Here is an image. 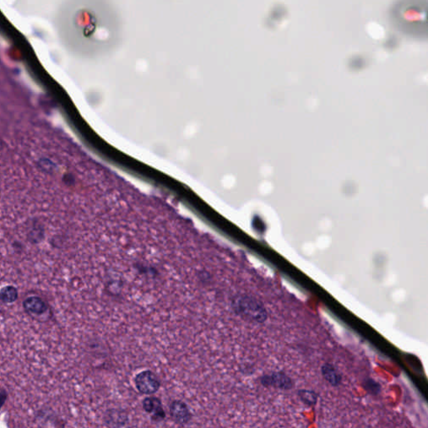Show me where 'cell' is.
Instances as JSON below:
<instances>
[{"label": "cell", "mask_w": 428, "mask_h": 428, "mask_svg": "<svg viewBox=\"0 0 428 428\" xmlns=\"http://www.w3.org/2000/svg\"><path fill=\"white\" fill-rule=\"evenodd\" d=\"M19 299V290L14 285H6L0 289V302L5 304L13 303Z\"/></svg>", "instance_id": "obj_3"}, {"label": "cell", "mask_w": 428, "mask_h": 428, "mask_svg": "<svg viewBox=\"0 0 428 428\" xmlns=\"http://www.w3.org/2000/svg\"><path fill=\"white\" fill-rule=\"evenodd\" d=\"M8 396H9V395H8L7 390L5 389H1L0 390V410L2 409L3 407L5 406Z\"/></svg>", "instance_id": "obj_4"}, {"label": "cell", "mask_w": 428, "mask_h": 428, "mask_svg": "<svg viewBox=\"0 0 428 428\" xmlns=\"http://www.w3.org/2000/svg\"><path fill=\"white\" fill-rule=\"evenodd\" d=\"M134 384L139 394L151 396L158 393L162 386L160 378L151 370H143L135 376Z\"/></svg>", "instance_id": "obj_2"}, {"label": "cell", "mask_w": 428, "mask_h": 428, "mask_svg": "<svg viewBox=\"0 0 428 428\" xmlns=\"http://www.w3.org/2000/svg\"><path fill=\"white\" fill-rule=\"evenodd\" d=\"M24 312L34 320L43 322L52 317L51 309L48 302L42 297L38 295H31L23 302Z\"/></svg>", "instance_id": "obj_1"}]
</instances>
